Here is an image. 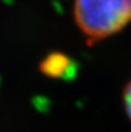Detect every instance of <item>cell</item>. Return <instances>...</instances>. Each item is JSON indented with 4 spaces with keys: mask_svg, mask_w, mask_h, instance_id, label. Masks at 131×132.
Returning a JSON list of instances; mask_svg holds the SVG:
<instances>
[{
    "mask_svg": "<svg viewBox=\"0 0 131 132\" xmlns=\"http://www.w3.org/2000/svg\"><path fill=\"white\" fill-rule=\"evenodd\" d=\"M65 68H67L66 58L59 57L58 55H55V57H50L44 62V64H42V71H44L45 74L50 77H59L64 74Z\"/></svg>",
    "mask_w": 131,
    "mask_h": 132,
    "instance_id": "7a4b0ae2",
    "label": "cell"
},
{
    "mask_svg": "<svg viewBox=\"0 0 131 132\" xmlns=\"http://www.w3.org/2000/svg\"><path fill=\"white\" fill-rule=\"evenodd\" d=\"M123 103H124L127 115L131 121V78L128 81V84L125 85V88L123 90Z\"/></svg>",
    "mask_w": 131,
    "mask_h": 132,
    "instance_id": "3957f363",
    "label": "cell"
},
{
    "mask_svg": "<svg viewBox=\"0 0 131 132\" xmlns=\"http://www.w3.org/2000/svg\"><path fill=\"white\" fill-rule=\"evenodd\" d=\"M74 21L86 43L114 36L131 23V0H74Z\"/></svg>",
    "mask_w": 131,
    "mask_h": 132,
    "instance_id": "6da1fadb",
    "label": "cell"
}]
</instances>
